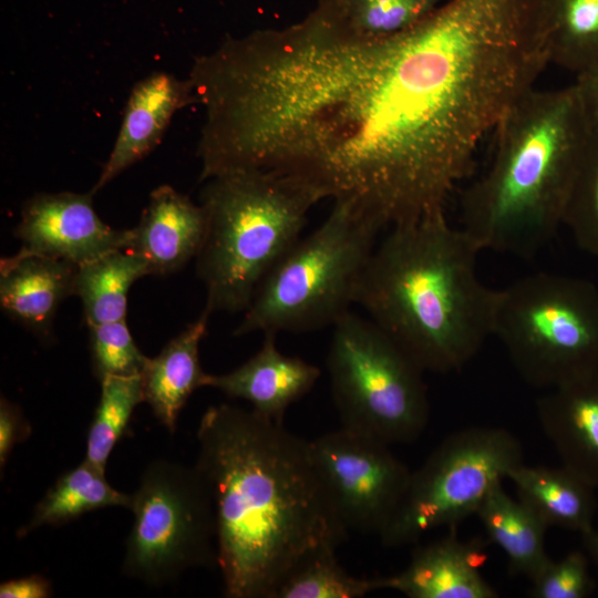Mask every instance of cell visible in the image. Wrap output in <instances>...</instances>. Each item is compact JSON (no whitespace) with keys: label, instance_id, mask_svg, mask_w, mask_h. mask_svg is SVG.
<instances>
[{"label":"cell","instance_id":"obj_1","mask_svg":"<svg viewBox=\"0 0 598 598\" xmlns=\"http://www.w3.org/2000/svg\"><path fill=\"white\" fill-rule=\"evenodd\" d=\"M188 80L205 114L200 181L277 174L381 229L445 209L480 113L474 71L443 25L367 37L333 0L287 28L228 37Z\"/></svg>","mask_w":598,"mask_h":598},{"label":"cell","instance_id":"obj_2","mask_svg":"<svg viewBox=\"0 0 598 598\" xmlns=\"http://www.w3.org/2000/svg\"><path fill=\"white\" fill-rule=\"evenodd\" d=\"M196 437L195 466L214 504L226 597L272 598L300 561L346 538L310 441L227 403L204 412Z\"/></svg>","mask_w":598,"mask_h":598},{"label":"cell","instance_id":"obj_3","mask_svg":"<svg viewBox=\"0 0 598 598\" xmlns=\"http://www.w3.org/2000/svg\"><path fill=\"white\" fill-rule=\"evenodd\" d=\"M481 252L445 212L390 228L359 280L354 305L424 370H462L492 336L497 289Z\"/></svg>","mask_w":598,"mask_h":598},{"label":"cell","instance_id":"obj_4","mask_svg":"<svg viewBox=\"0 0 598 598\" xmlns=\"http://www.w3.org/2000/svg\"><path fill=\"white\" fill-rule=\"evenodd\" d=\"M590 133L574 84L517 100L488 168L461 197L460 227L481 251L530 258L553 239Z\"/></svg>","mask_w":598,"mask_h":598},{"label":"cell","instance_id":"obj_5","mask_svg":"<svg viewBox=\"0 0 598 598\" xmlns=\"http://www.w3.org/2000/svg\"><path fill=\"white\" fill-rule=\"evenodd\" d=\"M200 205L205 237L196 270L215 311H245L258 286L298 241L320 198L298 182L261 171H237L205 181Z\"/></svg>","mask_w":598,"mask_h":598},{"label":"cell","instance_id":"obj_6","mask_svg":"<svg viewBox=\"0 0 598 598\" xmlns=\"http://www.w3.org/2000/svg\"><path fill=\"white\" fill-rule=\"evenodd\" d=\"M381 228L343 202L278 260L258 286L236 336L302 333L332 326L351 311Z\"/></svg>","mask_w":598,"mask_h":598},{"label":"cell","instance_id":"obj_7","mask_svg":"<svg viewBox=\"0 0 598 598\" xmlns=\"http://www.w3.org/2000/svg\"><path fill=\"white\" fill-rule=\"evenodd\" d=\"M520 378L553 389L598 370V288L536 272L497 290L493 332Z\"/></svg>","mask_w":598,"mask_h":598},{"label":"cell","instance_id":"obj_8","mask_svg":"<svg viewBox=\"0 0 598 598\" xmlns=\"http://www.w3.org/2000/svg\"><path fill=\"white\" fill-rule=\"evenodd\" d=\"M342 426L385 443H410L427 425L425 372L371 320L349 311L333 324L327 357Z\"/></svg>","mask_w":598,"mask_h":598},{"label":"cell","instance_id":"obj_9","mask_svg":"<svg viewBox=\"0 0 598 598\" xmlns=\"http://www.w3.org/2000/svg\"><path fill=\"white\" fill-rule=\"evenodd\" d=\"M128 509L134 518L125 542L124 576L161 587L192 568L217 566L214 504L195 465L150 462Z\"/></svg>","mask_w":598,"mask_h":598},{"label":"cell","instance_id":"obj_10","mask_svg":"<svg viewBox=\"0 0 598 598\" xmlns=\"http://www.w3.org/2000/svg\"><path fill=\"white\" fill-rule=\"evenodd\" d=\"M523 456L519 440L503 427L472 426L446 436L411 473L381 543L400 547L430 530L455 528L476 514L489 489L522 464Z\"/></svg>","mask_w":598,"mask_h":598},{"label":"cell","instance_id":"obj_11","mask_svg":"<svg viewBox=\"0 0 598 598\" xmlns=\"http://www.w3.org/2000/svg\"><path fill=\"white\" fill-rule=\"evenodd\" d=\"M310 450L346 529L380 536L405 495L409 467L388 443L343 426L310 441Z\"/></svg>","mask_w":598,"mask_h":598},{"label":"cell","instance_id":"obj_12","mask_svg":"<svg viewBox=\"0 0 598 598\" xmlns=\"http://www.w3.org/2000/svg\"><path fill=\"white\" fill-rule=\"evenodd\" d=\"M93 193L37 194L21 210L14 236L23 250L81 266L107 252L130 249L132 229L106 225Z\"/></svg>","mask_w":598,"mask_h":598},{"label":"cell","instance_id":"obj_13","mask_svg":"<svg viewBox=\"0 0 598 598\" xmlns=\"http://www.w3.org/2000/svg\"><path fill=\"white\" fill-rule=\"evenodd\" d=\"M193 103L197 99L188 79L158 71L138 81L131 91L113 148L91 192L95 194L148 155L159 144L173 115Z\"/></svg>","mask_w":598,"mask_h":598},{"label":"cell","instance_id":"obj_14","mask_svg":"<svg viewBox=\"0 0 598 598\" xmlns=\"http://www.w3.org/2000/svg\"><path fill=\"white\" fill-rule=\"evenodd\" d=\"M454 530L415 548L401 573L383 577V589L396 590L409 598L497 597L480 571L486 559L485 543L464 542Z\"/></svg>","mask_w":598,"mask_h":598},{"label":"cell","instance_id":"obj_15","mask_svg":"<svg viewBox=\"0 0 598 598\" xmlns=\"http://www.w3.org/2000/svg\"><path fill=\"white\" fill-rule=\"evenodd\" d=\"M276 337L265 333L260 349L250 359L230 372L208 374L206 386L245 400L258 414L282 423L287 410L311 391L321 371L299 357L282 353Z\"/></svg>","mask_w":598,"mask_h":598},{"label":"cell","instance_id":"obj_16","mask_svg":"<svg viewBox=\"0 0 598 598\" xmlns=\"http://www.w3.org/2000/svg\"><path fill=\"white\" fill-rule=\"evenodd\" d=\"M536 413L561 465L598 489V370L549 389Z\"/></svg>","mask_w":598,"mask_h":598},{"label":"cell","instance_id":"obj_17","mask_svg":"<svg viewBox=\"0 0 598 598\" xmlns=\"http://www.w3.org/2000/svg\"><path fill=\"white\" fill-rule=\"evenodd\" d=\"M78 266L20 249L0 262L3 312L41 339L51 336L60 305L74 295Z\"/></svg>","mask_w":598,"mask_h":598},{"label":"cell","instance_id":"obj_18","mask_svg":"<svg viewBox=\"0 0 598 598\" xmlns=\"http://www.w3.org/2000/svg\"><path fill=\"white\" fill-rule=\"evenodd\" d=\"M132 229L130 249L147 264L150 275L166 276L196 258L206 231L200 204L169 185L155 188L140 223Z\"/></svg>","mask_w":598,"mask_h":598},{"label":"cell","instance_id":"obj_19","mask_svg":"<svg viewBox=\"0 0 598 598\" xmlns=\"http://www.w3.org/2000/svg\"><path fill=\"white\" fill-rule=\"evenodd\" d=\"M212 312L200 316L173 338L154 358H148L141 374L144 402L171 434L190 395L206 386V373L199 360V344Z\"/></svg>","mask_w":598,"mask_h":598},{"label":"cell","instance_id":"obj_20","mask_svg":"<svg viewBox=\"0 0 598 598\" xmlns=\"http://www.w3.org/2000/svg\"><path fill=\"white\" fill-rule=\"evenodd\" d=\"M517 498L548 527L582 534L594 527L597 501L595 488L568 467H513L507 477Z\"/></svg>","mask_w":598,"mask_h":598},{"label":"cell","instance_id":"obj_21","mask_svg":"<svg viewBox=\"0 0 598 598\" xmlns=\"http://www.w3.org/2000/svg\"><path fill=\"white\" fill-rule=\"evenodd\" d=\"M508 560L513 575L533 581L551 560L545 548L548 526L523 502L514 499L497 482L475 514Z\"/></svg>","mask_w":598,"mask_h":598},{"label":"cell","instance_id":"obj_22","mask_svg":"<svg viewBox=\"0 0 598 598\" xmlns=\"http://www.w3.org/2000/svg\"><path fill=\"white\" fill-rule=\"evenodd\" d=\"M131 501L132 493L114 488L107 482L104 471L83 460L60 475L48 488L17 535L23 538L40 527L65 525L86 513L106 507L128 509Z\"/></svg>","mask_w":598,"mask_h":598},{"label":"cell","instance_id":"obj_23","mask_svg":"<svg viewBox=\"0 0 598 598\" xmlns=\"http://www.w3.org/2000/svg\"><path fill=\"white\" fill-rule=\"evenodd\" d=\"M150 275L146 261L131 249L107 252L78 266L74 295L87 326L125 320L132 285Z\"/></svg>","mask_w":598,"mask_h":598},{"label":"cell","instance_id":"obj_24","mask_svg":"<svg viewBox=\"0 0 598 598\" xmlns=\"http://www.w3.org/2000/svg\"><path fill=\"white\" fill-rule=\"evenodd\" d=\"M549 62L576 75L598 63V0H543Z\"/></svg>","mask_w":598,"mask_h":598},{"label":"cell","instance_id":"obj_25","mask_svg":"<svg viewBox=\"0 0 598 598\" xmlns=\"http://www.w3.org/2000/svg\"><path fill=\"white\" fill-rule=\"evenodd\" d=\"M100 383L101 395L87 430L84 460L105 472L110 455L144 395L141 375H107Z\"/></svg>","mask_w":598,"mask_h":598},{"label":"cell","instance_id":"obj_26","mask_svg":"<svg viewBox=\"0 0 598 598\" xmlns=\"http://www.w3.org/2000/svg\"><path fill=\"white\" fill-rule=\"evenodd\" d=\"M337 548H321L282 580L272 598H361L383 589V577L359 578L339 564Z\"/></svg>","mask_w":598,"mask_h":598},{"label":"cell","instance_id":"obj_27","mask_svg":"<svg viewBox=\"0 0 598 598\" xmlns=\"http://www.w3.org/2000/svg\"><path fill=\"white\" fill-rule=\"evenodd\" d=\"M446 0H333L343 22L354 32L383 38L415 25Z\"/></svg>","mask_w":598,"mask_h":598},{"label":"cell","instance_id":"obj_28","mask_svg":"<svg viewBox=\"0 0 598 598\" xmlns=\"http://www.w3.org/2000/svg\"><path fill=\"white\" fill-rule=\"evenodd\" d=\"M563 226L598 259V130L591 131L566 203Z\"/></svg>","mask_w":598,"mask_h":598},{"label":"cell","instance_id":"obj_29","mask_svg":"<svg viewBox=\"0 0 598 598\" xmlns=\"http://www.w3.org/2000/svg\"><path fill=\"white\" fill-rule=\"evenodd\" d=\"M90 350L94 375H141L147 357L136 346L125 320L91 324Z\"/></svg>","mask_w":598,"mask_h":598},{"label":"cell","instance_id":"obj_30","mask_svg":"<svg viewBox=\"0 0 598 598\" xmlns=\"http://www.w3.org/2000/svg\"><path fill=\"white\" fill-rule=\"evenodd\" d=\"M585 550H573L561 559L550 560L532 581L530 596L534 598H586L595 589V580L589 570Z\"/></svg>","mask_w":598,"mask_h":598},{"label":"cell","instance_id":"obj_31","mask_svg":"<svg viewBox=\"0 0 598 598\" xmlns=\"http://www.w3.org/2000/svg\"><path fill=\"white\" fill-rule=\"evenodd\" d=\"M32 426L23 414L22 409L7 399H0V468L6 466L8 458L19 443L29 439Z\"/></svg>","mask_w":598,"mask_h":598},{"label":"cell","instance_id":"obj_32","mask_svg":"<svg viewBox=\"0 0 598 598\" xmlns=\"http://www.w3.org/2000/svg\"><path fill=\"white\" fill-rule=\"evenodd\" d=\"M52 594L51 581L39 574L6 580L0 584L1 598H49Z\"/></svg>","mask_w":598,"mask_h":598},{"label":"cell","instance_id":"obj_33","mask_svg":"<svg viewBox=\"0 0 598 598\" xmlns=\"http://www.w3.org/2000/svg\"><path fill=\"white\" fill-rule=\"evenodd\" d=\"M574 85L590 130H598V63L577 74Z\"/></svg>","mask_w":598,"mask_h":598},{"label":"cell","instance_id":"obj_34","mask_svg":"<svg viewBox=\"0 0 598 598\" xmlns=\"http://www.w3.org/2000/svg\"><path fill=\"white\" fill-rule=\"evenodd\" d=\"M580 536L584 550L598 568V528L594 526Z\"/></svg>","mask_w":598,"mask_h":598}]
</instances>
